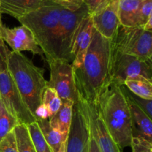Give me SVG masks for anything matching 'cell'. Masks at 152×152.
Here are the masks:
<instances>
[{
    "instance_id": "1",
    "label": "cell",
    "mask_w": 152,
    "mask_h": 152,
    "mask_svg": "<svg viewBox=\"0 0 152 152\" xmlns=\"http://www.w3.org/2000/svg\"><path fill=\"white\" fill-rule=\"evenodd\" d=\"M113 44L94 28L90 46L81 66L74 69L80 99L96 106L102 94L111 85Z\"/></svg>"
},
{
    "instance_id": "2",
    "label": "cell",
    "mask_w": 152,
    "mask_h": 152,
    "mask_svg": "<svg viewBox=\"0 0 152 152\" xmlns=\"http://www.w3.org/2000/svg\"><path fill=\"white\" fill-rule=\"evenodd\" d=\"M96 109L119 148L131 146L132 119L127 99L121 86L111 84L99 98Z\"/></svg>"
},
{
    "instance_id": "3",
    "label": "cell",
    "mask_w": 152,
    "mask_h": 152,
    "mask_svg": "<svg viewBox=\"0 0 152 152\" xmlns=\"http://www.w3.org/2000/svg\"><path fill=\"white\" fill-rule=\"evenodd\" d=\"M7 70L24 102L34 117V112L42 104L43 93L48 87L45 70L36 66L23 53L13 51L8 54Z\"/></svg>"
},
{
    "instance_id": "4",
    "label": "cell",
    "mask_w": 152,
    "mask_h": 152,
    "mask_svg": "<svg viewBox=\"0 0 152 152\" xmlns=\"http://www.w3.org/2000/svg\"><path fill=\"white\" fill-rule=\"evenodd\" d=\"M62 7L58 4L42 7L18 19L32 32L45 59H51L55 36Z\"/></svg>"
},
{
    "instance_id": "5",
    "label": "cell",
    "mask_w": 152,
    "mask_h": 152,
    "mask_svg": "<svg viewBox=\"0 0 152 152\" xmlns=\"http://www.w3.org/2000/svg\"><path fill=\"white\" fill-rule=\"evenodd\" d=\"M88 14L84 4L75 11L62 7L59 26L55 36L51 59L72 62V49L82 20Z\"/></svg>"
},
{
    "instance_id": "6",
    "label": "cell",
    "mask_w": 152,
    "mask_h": 152,
    "mask_svg": "<svg viewBox=\"0 0 152 152\" xmlns=\"http://www.w3.org/2000/svg\"><path fill=\"white\" fill-rule=\"evenodd\" d=\"M115 50L141 59L151 60L152 33L141 27L120 25L111 39Z\"/></svg>"
},
{
    "instance_id": "7",
    "label": "cell",
    "mask_w": 152,
    "mask_h": 152,
    "mask_svg": "<svg viewBox=\"0 0 152 152\" xmlns=\"http://www.w3.org/2000/svg\"><path fill=\"white\" fill-rule=\"evenodd\" d=\"M45 60L50 68V80L48 81V87L57 93L62 102L71 100L74 104L77 103L79 96L71 63L61 59Z\"/></svg>"
},
{
    "instance_id": "8",
    "label": "cell",
    "mask_w": 152,
    "mask_h": 152,
    "mask_svg": "<svg viewBox=\"0 0 152 152\" xmlns=\"http://www.w3.org/2000/svg\"><path fill=\"white\" fill-rule=\"evenodd\" d=\"M137 75L144 76L152 80L151 60L124 54L114 49L111 66V84L123 86L126 79Z\"/></svg>"
},
{
    "instance_id": "9",
    "label": "cell",
    "mask_w": 152,
    "mask_h": 152,
    "mask_svg": "<svg viewBox=\"0 0 152 152\" xmlns=\"http://www.w3.org/2000/svg\"><path fill=\"white\" fill-rule=\"evenodd\" d=\"M90 129L87 104L79 99L73 108L72 121L66 140V152H88Z\"/></svg>"
},
{
    "instance_id": "10",
    "label": "cell",
    "mask_w": 152,
    "mask_h": 152,
    "mask_svg": "<svg viewBox=\"0 0 152 152\" xmlns=\"http://www.w3.org/2000/svg\"><path fill=\"white\" fill-rule=\"evenodd\" d=\"M0 99L19 124L28 126L37 121L24 102L7 69L0 73Z\"/></svg>"
},
{
    "instance_id": "11",
    "label": "cell",
    "mask_w": 152,
    "mask_h": 152,
    "mask_svg": "<svg viewBox=\"0 0 152 152\" xmlns=\"http://www.w3.org/2000/svg\"><path fill=\"white\" fill-rule=\"evenodd\" d=\"M1 37L2 41L7 43L12 49V51L21 53L27 50L34 54L44 55L36 42L32 32L25 25H21L19 27L10 28L3 25L1 30Z\"/></svg>"
},
{
    "instance_id": "12",
    "label": "cell",
    "mask_w": 152,
    "mask_h": 152,
    "mask_svg": "<svg viewBox=\"0 0 152 152\" xmlns=\"http://www.w3.org/2000/svg\"><path fill=\"white\" fill-rule=\"evenodd\" d=\"M119 0H111L105 7L91 16L94 28L103 37L112 39L120 26Z\"/></svg>"
},
{
    "instance_id": "13",
    "label": "cell",
    "mask_w": 152,
    "mask_h": 152,
    "mask_svg": "<svg viewBox=\"0 0 152 152\" xmlns=\"http://www.w3.org/2000/svg\"><path fill=\"white\" fill-rule=\"evenodd\" d=\"M93 31L94 26L91 17L88 14L82 20L74 40L72 49L73 60L71 62L73 69L78 68L83 64L91 42Z\"/></svg>"
},
{
    "instance_id": "14",
    "label": "cell",
    "mask_w": 152,
    "mask_h": 152,
    "mask_svg": "<svg viewBox=\"0 0 152 152\" xmlns=\"http://www.w3.org/2000/svg\"><path fill=\"white\" fill-rule=\"evenodd\" d=\"M57 4L54 0H0V12L18 19L42 7Z\"/></svg>"
},
{
    "instance_id": "15",
    "label": "cell",
    "mask_w": 152,
    "mask_h": 152,
    "mask_svg": "<svg viewBox=\"0 0 152 152\" xmlns=\"http://www.w3.org/2000/svg\"><path fill=\"white\" fill-rule=\"evenodd\" d=\"M87 105L93 132L99 151L100 152H120V149L113 140L99 117L96 106L88 105V103Z\"/></svg>"
},
{
    "instance_id": "16",
    "label": "cell",
    "mask_w": 152,
    "mask_h": 152,
    "mask_svg": "<svg viewBox=\"0 0 152 152\" xmlns=\"http://www.w3.org/2000/svg\"><path fill=\"white\" fill-rule=\"evenodd\" d=\"M132 119V137H142L152 142L151 119L126 96Z\"/></svg>"
},
{
    "instance_id": "17",
    "label": "cell",
    "mask_w": 152,
    "mask_h": 152,
    "mask_svg": "<svg viewBox=\"0 0 152 152\" xmlns=\"http://www.w3.org/2000/svg\"><path fill=\"white\" fill-rule=\"evenodd\" d=\"M142 0H119L118 16L120 25L140 27L139 13Z\"/></svg>"
},
{
    "instance_id": "18",
    "label": "cell",
    "mask_w": 152,
    "mask_h": 152,
    "mask_svg": "<svg viewBox=\"0 0 152 152\" xmlns=\"http://www.w3.org/2000/svg\"><path fill=\"white\" fill-rule=\"evenodd\" d=\"M74 105V102L71 100L64 101L57 112L48 119L50 126L59 131L65 138L68 137L71 127Z\"/></svg>"
},
{
    "instance_id": "19",
    "label": "cell",
    "mask_w": 152,
    "mask_h": 152,
    "mask_svg": "<svg viewBox=\"0 0 152 152\" xmlns=\"http://www.w3.org/2000/svg\"><path fill=\"white\" fill-rule=\"evenodd\" d=\"M123 86L139 97L152 100V80L137 75L126 79Z\"/></svg>"
},
{
    "instance_id": "20",
    "label": "cell",
    "mask_w": 152,
    "mask_h": 152,
    "mask_svg": "<svg viewBox=\"0 0 152 152\" xmlns=\"http://www.w3.org/2000/svg\"><path fill=\"white\" fill-rule=\"evenodd\" d=\"M37 123L52 152H57L62 142L66 141L67 138L50 126L48 119L37 120Z\"/></svg>"
},
{
    "instance_id": "21",
    "label": "cell",
    "mask_w": 152,
    "mask_h": 152,
    "mask_svg": "<svg viewBox=\"0 0 152 152\" xmlns=\"http://www.w3.org/2000/svg\"><path fill=\"white\" fill-rule=\"evenodd\" d=\"M19 124L0 99V141Z\"/></svg>"
},
{
    "instance_id": "22",
    "label": "cell",
    "mask_w": 152,
    "mask_h": 152,
    "mask_svg": "<svg viewBox=\"0 0 152 152\" xmlns=\"http://www.w3.org/2000/svg\"><path fill=\"white\" fill-rule=\"evenodd\" d=\"M13 132L16 136L18 152H37L26 125L19 124L13 129Z\"/></svg>"
},
{
    "instance_id": "23",
    "label": "cell",
    "mask_w": 152,
    "mask_h": 152,
    "mask_svg": "<svg viewBox=\"0 0 152 152\" xmlns=\"http://www.w3.org/2000/svg\"><path fill=\"white\" fill-rule=\"evenodd\" d=\"M31 141L37 152H52L43 137L37 121L27 126Z\"/></svg>"
},
{
    "instance_id": "24",
    "label": "cell",
    "mask_w": 152,
    "mask_h": 152,
    "mask_svg": "<svg viewBox=\"0 0 152 152\" xmlns=\"http://www.w3.org/2000/svg\"><path fill=\"white\" fill-rule=\"evenodd\" d=\"M50 113V117L56 114L62 105V100L53 89L47 87L43 93L42 102Z\"/></svg>"
},
{
    "instance_id": "25",
    "label": "cell",
    "mask_w": 152,
    "mask_h": 152,
    "mask_svg": "<svg viewBox=\"0 0 152 152\" xmlns=\"http://www.w3.org/2000/svg\"><path fill=\"white\" fill-rule=\"evenodd\" d=\"M123 92L124 93L125 96L129 97L131 100L133 101L142 111L145 113L150 118L152 117V100L151 99H145L143 98L139 97L136 96L132 92L129 91L127 88H125L124 86H121Z\"/></svg>"
},
{
    "instance_id": "26",
    "label": "cell",
    "mask_w": 152,
    "mask_h": 152,
    "mask_svg": "<svg viewBox=\"0 0 152 152\" xmlns=\"http://www.w3.org/2000/svg\"><path fill=\"white\" fill-rule=\"evenodd\" d=\"M0 152H18L16 136L13 131L0 141Z\"/></svg>"
},
{
    "instance_id": "27",
    "label": "cell",
    "mask_w": 152,
    "mask_h": 152,
    "mask_svg": "<svg viewBox=\"0 0 152 152\" xmlns=\"http://www.w3.org/2000/svg\"><path fill=\"white\" fill-rule=\"evenodd\" d=\"M132 152H152V143L142 137H132Z\"/></svg>"
},
{
    "instance_id": "28",
    "label": "cell",
    "mask_w": 152,
    "mask_h": 152,
    "mask_svg": "<svg viewBox=\"0 0 152 152\" xmlns=\"http://www.w3.org/2000/svg\"><path fill=\"white\" fill-rule=\"evenodd\" d=\"M152 16V0H142L140 8L139 26L142 28Z\"/></svg>"
},
{
    "instance_id": "29",
    "label": "cell",
    "mask_w": 152,
    "mask_h": 152,
    "mask_svg": "<svg viewBox=\"0 0 152 152\" xmlns=\"http://www.w3.org/2000/svg\"><path fill=\"white\" fill-rule=\"evenodd\" d=\"M111 0H84V4L87 7L88 12L90 16L97 13L105 7Z\"/></svg>"
},
{
    "instance_id": "30",
    "label": "cell",
    "mask_w": 152,
    "mask_h": 152,
    "mask_svg": "<svg viewBox=\"0 0 152 152\" xmlns=\"http://www.w3.org/2000/svg\"><path fill=\"white\" fill-rule=\"evenodd\" d=\"M55 3L67 10L75 11L84 4L83 0H54Z\"/></svg>"
},
{
    "instance_id": "31",
    "label": "cell",
    "mask_w": 152,
    "mask_h": 152,
    "mask_svg": "<svg viewBox=\"0 0 152 152\" xmlns=\"http://www.w3.org/2000/svg\"><path fill=\"white\" fill-rule=\"evenodd\" d=\"M10 50L5 44L0 47V73L7 69V57Z\"/></svg>"
},
{
    "instance_id": "32",
    "label": "cell",
    "mask_w": 152,
    "mask_h": 152,
    "mask_svg": "<svg viewBox=\"0 0 152 152\" xmlns=\"http://www.w3.org/2000/svg\"><path fill=\"white\" fill-rule=\"evenodd\" d=\"M34 117L36 120H48L50 117V113L47 107L42 103L39 106L37 107L34 112Z\"/></svg>"
},
{
    "instance_id": "33",
    "label": "cell",
    "mask_w": 152,
    "mask_h": 152,
    "mask_svg": "<svg viewBox=\"0 0 152 152\" xmlns=\"http://www.w3.org/2000/svg\"><path fill=\"white\" fill-rule=\"evenodd\" d=\"M87 107H88V105H87ZM89 117H90V114H89ZM90 125H91L90 137H89L88 150V152H100L99 147H98L97 142H96V139H95L94 134V132H93V128H92V126H91V117H90Z\"/></svg>"
},
{
    "instance_id": "34",
    "label": "cell",
    "mask_w": 152,
    "mask_h": 152,
    "mask_svg": "<svg viewBox=\"0 0 152 152\" xmlns=\"http://www.w3.org/2000/svg\"><path fill=\"white\" fill-rule=\"evenodd\" d=\"M1 15H2V13L0 12V47H1V46H2L4 44H5V43L2 41V39H1V28H2V25H3L2 22H1Z\"/></svg>"
},
{
    "instance_id": "35",
    "label": "cell",
    "mask_w": 152,
    "mask_h": 152,
    "mask_svg": "<svg viewBox=\"0 0 152 152\" xmlns=\"http://www.w3.org/2000/svg\"><path fill=\"white\" fill-rule=\"evenodd\" d=\"M57 152H66V141L63 142Z\"/></svg>"
},
{
    "instance_id": "36",
    "label": "cell",
    "mask_w": 152,
    "mask_h": 152,
    "mask_svg": "<svg viewBox=\"0 0 152 152\" xmlns=\"http://www.w3.org/2000/svg\"><path fill=\"white\" fill-rule=\"evenodd\" d=\"M83 1H84V0H83Z\"/></svg>"
}]
</instances>
